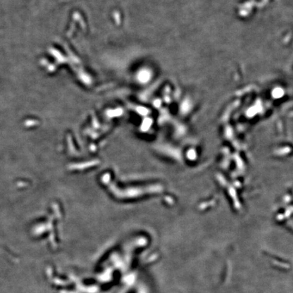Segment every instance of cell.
<instances>
[{
  "instance_id": "obj_1",
  "label": "cell",
  "mask_w": 293,
  "mask_h": 293,
  "mask_svg": "<svg viewBox=\"0 0 293 293\" xmlns=\"http://www.w3.org/2000/svg\"><path fill=\"white\" fill-rule=\"evenodd\" d=\"M283 94V91L280 88H277L274 91V96L275 97H280Z\"/></svg>"
}]
</instances>
